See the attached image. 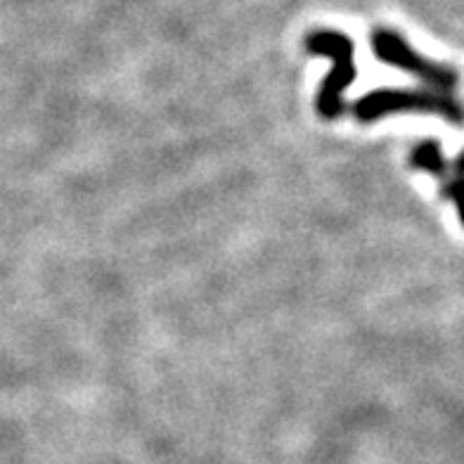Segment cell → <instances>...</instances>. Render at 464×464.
Returning a JSON list of instances; mask_svg holds the SVG:
<instances>
[{"mask_svg":"<svg viewBox=\"0 0 464 464\" xmlns=\"http://www.w3.org/2000/svg\"><path fill=\"white\" fill-rule=\"evenodd\" d=\"M372 50L374 55L384 64L401 69L405 73H412L424 83L434 88L436 92H450L458 88V72L448 64H439L434 60L421 57L417 50L405 44L403 36H398L392 29H377L372 34Z\"/></svg>","mask_w":464,"mask_h":464,"instance_id":"cell-3","label":"cell"},{"mask_svg":"<svg viewBox=\"0 0 464 464\" xmlns=\"http://www.w3.org/2000/svg\"><path fill=\"white\" fill-rule=\"evenodd\" d=\"M410 164L420 171H427L439 178L443 197H448L459 208V154L450 166L440 142L434 138H427V140H420L415 145V150L410 154Z\"/></svg>","mask_w":464,"mask_h":464,"instance_id":"cell-4","label":"cell"},{"mask_svg":"<svg viewBox=\"0 0 464 464\" xmlns=\"http://www.w3.org/2000/svg\"><path fill=\"white\" fill-rule=\"evenodd\" d=\"M305 50L311 55H324L332 60V72L324 76L318 92V114L323 119H336L343 110V91L355 81L353 41L342 31H313L305 38Z\"/></svg>","mask_w":464,"mask_h":464,"instance_id":"cell-1","label":"cell"},{"mask_svg":"<svg viewBox=\"0 0 464 464\" xmlns=\"http://www.w3.org/2000/svg\"><path fill=\"white\" fill-rule=\"evenodd\" d=\"M398 111H424V114H436L446 121L458 126L462 119L459 102L446 92L436 91H403V88H384L362 95L353 104V114L358 121L370 123L377 121L386 114H398Z\"/></svg>","mask_w":464,"mask_h":464,"instance_id":"cell-2","label":"cell"}]
</instances>
